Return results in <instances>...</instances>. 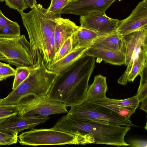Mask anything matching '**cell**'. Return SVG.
Masks as SVG:
<instances>
[{
  "instance_id": "cell-1",
  "label": "cell",
  "mask_w": 147,
  "mask_h": 147,
  "mask_svg": "<svg viewBox=\"0 0 147 147\" xmlns=\"http://www.w3.org/2000/svg\"><path fill=\"white\" fill-rule=\"evenodd\" d=\"M16 10L28 33L34 64L40 56L47 68L55 56L54 32L61 17L51 14L40 4H36L27 13Z\"/></svg>"
},
{
  "instance_id": "cell-2",
  "label": "cell",
  "mask_w": 147,
  "mask_h": 147,
  "mask_svg": "<svg viewBox=\"0 0 147 147\" xmlns=\"http://www.w3.org/2000/svg\"><path fill=\"white\" fill-rule=\"evenodd\" d=\"M95 57L84 55L59 74L47 96L73 107L87 100L88 82L95 67Z\"/></svg>"
},
{
  "instance_id": "cell-3",
  "label": "cell",
  "mask_w": 147,
  "mask_h": 147,
  "mask_svg": "<svg viewBox=\"0 0 147 147\" xmlns=\"http://www.w3.org/2000/svg\"><path fill=\"white\" fill-rule=\"evenodd\" d=\"M53 128L69 132L90 133L96 144L118 147L130 146L124 140L125 135L131 129L130 126L81 119L67 114L59 119Z\"/></svg>"
},
{
  "instance_id": "cell-4",
  "label": "cell",
  "mask_w": 147,
  "mask_h": 147,
  "mask_svg": "<svg viewBox=\"0 0 147 147\" xmlns=\"http://www.w3.org/2000/svg\"><path fill=\"white\" fill-rule=\"evenodd\" d=\"M21 145H85L95 144V140L90 133L82 134L65 131L53 127L48 129L32 128L22 132L18 136Z\"/></svg>"
},
{
  "instance_id": "cell-5",
  "label": "cell",
  "mask_w": 147,
  "mask_h": 147,
  "mask_svg": "<svg viewBox=\"0 0 147 147\" xmlns=\"http://www.w3.org/2000/svg\"><path fill=\"white\" fill-rule=\"evenodd\" d=\"M67 114L73 117L104 124L136 127L129 119L99 104L86 101L82 105L71 107Z\"/></svg>"
},
{
  "instance_id": "cell-6",
  "label": "cell",
  "mask_w": 147,
  "mask_h": 147,
  "mask_svg": "<svg viewBox=\"0 0 147 147\" xmlns=\"http://www.w3.org/2000/svg\"><path fill=\"white\" fill-rule=\"evenodd\" d=\"M16 105L19 116L40 115L48 117L68 112L66 104L51 99L47 95H28L21 98Z\"/></svg>"
},
{
  "instance_id": "cell-7",
  "label": "cell",
  "mask_w": 147,
  "mask_h": 147,
  "mask_svg": "<svg viewBox=\"0 0 147 147\" xmlns=\"http://www.w3.org/2000/svg\"><path fill=\"white\" fill-rule=\"evenodd\" d=\"M0 53L8 63L17 67H29L34 64L30 44L24 35L0 37Z\"/></svg>"
},
{
  "instance_id": "cell-8",
  "label": "cell",
  "mask_w": 147,
  "mask_h": 147,
  "mask_svg": "<svg viewBox=\"0 0 147 147\" xmlns=\"http://www.w3.org/2000/svg\"><path fill=\"white\" fill-rule=\"evenodd\" d=\"M123 36L126 48L125 65L126 66V69L117 82L119 84L125 85L134 63L140 56L147 55V29Z\"/></svg>"
},
{
  "instance_id": "cell-9",
  "label": "cell",
  "mask_w": 147,
  "mask_h": 147,
  "mask_svg": "<svg viewBox=\"0 0 147 147\" xmlns=\"http://www.w3.org/2000/svg\"><path fill=\"white\" fill-rule=\"evenodd\" d=\"M45 94L44 84L41 78L36 74L30 73L27 77L7 96L0 99V106L17 105L21 98L28 95L40 96Z\"/></svg>"
},
{
  "instance_id": "cell-10",
  "label": "cell",
  "mask_w": 147,
  "mask_h": 147,
  "mask_svg": "<svg viewBox=\"0 0 147 147\" xmlns=\"http://www.w3.org/2000/svg\"><path fill=\"white\" fill-rule=\"evenodd\" d=\"M121 20L109 17L105 12H95L80 16V26L90 30L99 36L116 32Z\"/></svg>"
},
{
  "instance_id": "cell-11",
  "label": "cell",
  "mask_w": 147,
  "mask_h": 147,
  "mask_svg": "<svg viewBox=\"0 0 147 147\" xmlns=\"http://www.w3.org/2000/svg\"><path fill=\"white\" fill-rule=\"evenodd\" d=\"M147 29V0L140 2L126 18L121 20L116 33L124 36Z\"/></svg>"
},
{
  "instance_id": "cell-12",
  "label": "cell",
  "mask_w": 147,
  "mask_h": 147,
  "mask_svg": "<svg viewBox=\"0 0 147 147\" xmlns=\"http://www.w3.org/2000/svg\"><path fill=\"white\" fill-rule=\"evenodd\" d=\"M50 118L40 115L11 116L0 123V131L8 134L32 129L45 122Z\"/></svg>"
},
{
  "instance_id": "cell-13",
  "label": "cell",
  "mask_w": 147,
  "mask_h": 147,
  "mask_svg": "<svg viewBox=\"0 0 147 147\" xmlns=\"http://www.w3.org/2000/svg\"><path fill=\"white\" fill-rule=\"evenodd\" d=\"M116 0H71L61 14L82 16L90 13L105 12Z\"/></svg>"
},
{
  "instance_id": "cell-14",
  "label": "cell",
  "mask_w": 147,
  "mask_h": 147,
  "mask_svg": "<svg viewBox=\"0 0 147 147\" xmlns=\"http://www.w3.org/2000/svg\"><path fill=\"white\" fill-rule=\"evenodd\" d=\"M79 27L69 19L61 17L59 18L55 27L54 34L55 57L64 42L71 37Z\"/></svg>"
},
{
  "instance_id": "cell-15",
  "label": "cell",
  "mask_w": 147,
  "mask_h": 147,
  "mask_svg": "<svg viewBox=\"0 0 147 147\" xmlns=\"http://www.w3.org/2000/svg\"><path fill=\"white\" fill-rule=\"evenodd\" d=\"M84 55L96 57L113 65H121L125 64V54L119 51L90 47L87 49Z\"/></svg>"
},
{
  "instance_id": "cell-16",
  "label": "cell",
  "mask_w": 147,
  "mask_h": 147,
  "mask_svg": "<svg viewBox=\"0 0 147 147\" xmlns=\"http://www.w3.org/2000/svg\"><path fill=\"white\" fill-rule=\"evenodd\" d=\"M91 47L119 51L125 54L126 53L125 42L123 36L116 32L99 36L94 40Z\"/></svg>"
},
{
  "instance_id": "cell-17",
  "label": "cell",
  "mask_w": 147,
  "mask_h": 147,
  "mask_svg": "<svg viewBox=\"0 0 147 147\" xmlns=\"http://www.w3.org/2000/svg\"><path fill=\"white\" fill-rule=\"evenodd\" d=\"M88 48L79 47L73 49L66 56L51 63L48 67L50 70L60 74L67 69L81 57L84 55Z\"/></svg>"
},
{
  "instance_id": "cell-18",
  "label": "cell",
  "mask_w": 147,
  "mask_h": 147,
  "mask_svg": "<svg viewBox=\"0 0 147 147\" xmlns=\"http://www.w3.org/2000/svg\"><path fill=\"white\" fill-rule=\"evenodd\" d=\"M99 36L93 31L80 26L71 37L72 49L79 47L88 48Z\"/></svg>"
},
{
  "instance_id": "cell-19",
  "label": "cell",
  "mask_w": 147,
  "mask_h": 147,
  "mask_svg": "<svg viewBox=\"0 0 147 147\" xmlns=\"http://www.w3.org/2000/svg\"><path fill=\"white\" fill-rule=\"evenodd\" d=\"M108 89L106 77L100 75L95 76L87 90L86 101L105 98Z\"/></svg>"
},
{
  "instance_id": "cell-20",
  "label": "cell",
  "mask_w": 147,
  "mask_h": 147,
  "mask_svg": "<svg viewBox=\"0 0 147 147\" xmlns=\"http://www.w3.org/2000/svg\"><path fill=\"white\" fill-rule=\"evenodd\" d=\"M87 101L105 107L112 111L128 119H130V116L135 112L136 109V108L125 107L114 104L111 102L109 100V98L107 97Z\"/></svg>"
},
{
  "instance_id": "cell-21",
  "label": "cell",
  "mask_w": 147,
  "mask_h": 147,
  "mask_svg": "<svg viewBox=\"0 0 147 147\" xmlns=\"http://www.w3.org/2000/svg\"><path fill=\"white\" fill-rule=\"evenodd\" d=\"M146 64L147 55L140 56L138 60L134 63L128 75L127 81L133 82L136 77L140 75L142 69Z\"/></svg>"
},
{
  "instance_id": "cell-22",
  "label": "cell",
  "mask_w": 147,
  "mask_h": 147,
  "mask_svg": "<svg viewBox=\"0 0 147 147\" xmlns=\"http://www.w3.org/2000/svg\"><path fill=\"white\" fill-rule=\"evenodd\" d=\"M140 75V83L136 96L140 102L147 98V64L144 67Z\"/></svg>"
},
{
  "instance_id": "cell-23",
  "label": "cell",
  "mask_w": 147,
  "mask_h": 147,
  "mask_svg": "<svg viewBox=\"0 0 147 147\" xmlns=\"http://www.w3.org/2000/svg\"><path fill=\"white\" fill-rule=\"evenodd\" d=\"M20 35V26L16 22L13 21L0 28V37L13 36Z\"/></svg>"
},
{
  "instance_id": "cell-24",
  "label": "cell",
  "mask_w": 147,
  "mask_h": 147,
  "mask_svg": "<svg viewBox=\"0 0 147 147\" xmlns=\"http://www.w3.org/2000/svg\"><path fill=\"white\" fill-rule=\"evenodd\" d=\"M71 0H51L50 5L47 9L48 12L54 16L61 17L63 9Z\"/></svg>"
},
{
  "instance_id": "cell-25",
  "label": "cell",
  "mask_w": 147,
  "mask_h": 147,
  "mask_svg": "<svg viewBox=\"0 0 147 147\" xmlns=\"http://www.w3.org/2000/svg\"><path fill=\"white\" fill-rule=\"evenodd\" d=\"M30 67H17L13 82L12 90L16 88L27 77L30 73Z\"/></svg>"
},
{
  "instance_id": "cell-26",
  "label": "cell",
  "mask_w": 147,
  "mask_h": 147,
  "mask_svg": "<svg viewBox=\"0 0 147 147\" xmlns=\"http://www.w3.org/2000/svg\"><path fill=\"white\" fill-rule=\"evenodd\" d=\"M112 103L122 107L137 109L139 106L140 102L136 95L132 97L124 99L109 98Z\"/></svg>"
},
{
  "instance_id": "cell-27",
  "label": "cell",
  "mask_w": 147,
  "mask_h": 147,
  "mask_svg": "<svg viewBox=\"0 0 147 147\" xmlns=\"http://www.w3.org/2000/svg\"><path fill=\"white\" fill-rule=\"evenodd\" d=\"M18 134L17 131L8 134L0 131V146L9 145L17 143Z\"/></svg>"
},
{
  "instance_id": "cell-28",
  "label": "cell",
  "mask_w": 147,
  "mask_h": 147,
  "mask_svg": "<svg viewBox=\"0 0 147 147\" xmlns=\"http://www.w3.org/2000/svg\"><path fill=\"white\" fill-rule=\"evenodd\" d=\"M18 111L16 105L0 106V120L18 115Z\"/></svg>"
},
{
  "instance_id": "cell-29",
  "label": "cell",
  "mask_w": 147,
  "mask_h": 147,
  "mask_svg": "<svg viewBox=\"0 0 147 147\" xmlns=\"http://www.w3.org/2000/svg\"><path fill=\"white\" fill-rule=\"evenodd\" d=\"M72 50V39L71 37L67 39L63 43L54 59L53 63L63 58L70 52Z\"/></svg>"
},
{
  "instance_id": "cell-30",
  "label": "cell",
  "mask_w": 147,
  "mask_h": 147,
  "mask_svg": "<svg viewBox=\"0 0 147 147\" xmlns=\"http://www.w3.org/2000/svg\"><path fill=\"white\" fill-rule=\"evenodd\" d=\"M5 1V4L11 9H18L23 11L28 8L24 0H0V1Z\"/></svg>"
},
{
  "instance_id": "cell-31",
  "label": "cell",
  "mask_w": 147,
  "mask_h": 147,
  "mask_svg": "<svg viewBox=\"0 0 147 147\" xmlns=\"http://www.w3.org/2000/svg\"><path fill=\"white\" fill-rule=\"evenodd\" d=\"M16 69L12 67L9 64L3 63L0 66V76L4 79L11 76H14Z\"/></svg>"
},
{
  "instance_id": "cell-32",
  "label": "cell",
  "mask_w": 147,
  "mask_h": 147,
  "mask_svg": "<svg viewBox=\"0 0 147 147\" xmlns=\"http://www.w3.org/2000/svg\"><path fill=\"white\" fill-rule=\"evenodd\" d=\"M130 146L136 147H146L147 142L145 140H135L129 142Z\"/></svg>"
},
{
  "instance_id": "cell-33",
  "label": "cell",
  "mask_w": 147,
  "mask_h": 147,
  "mask_svg": "<svg viewBox=\"0 0 147 147\" xmlns=\"http://www.w3.org/2000/svg\"><path fill=\"white\" fill-rule=\"evenodd\" d=\"M13 22L5 16L0 9V28L2 26L12 23Z\"/></svg>"
},
{
  "instance_id": "cell-34",
  "label": "cell",
  "mask_w": 147,
  "mask_h": 147,
  "mask_svg": "<svg viewBox=\"0 0 147 147\" xmlns=\"http://www.w3.org/2000/svg\"><path fill=\"white\" fill-rule=\"evenodd\" d=\"M142 103L140 109L146 113L147 112V98L143 100L141 102Z\"/></svg>"
},
{
  "instance_id": "cell-35",
  "label": "cell",
  "mask_w": 147,
  "mask_h": 147,
  "mask_svg": "<svg viewBox=\"0 0 147 147\" xmlns=\"http://www.w3.org/2000/svg\"><path fill=\"white\" fill-rule=\"evenodd\" d=\"M27 5L31 9H32L36 4V0H24Z\"/></svg>"
},
{
  "instance_id": "cell-36",
  "label": "cell",
  "mask_w": 147,
  "mask_h": 147,
  "mask_svg": "<svg viewBox=\"0 0 147 147\" xmlns=\"http://www.w3.org/2000/svg\"><path fill=\"white\" fill-rule=\"evenodd\" d=\"M4 79L1 76H0V81L3 80Z\"/></svg>"
},
{
  "instance_id": "cell-37",
  "label": "cell",
  "mask_w": 147,
  "mask_h": 147,
  "mask_svg": "<svg viewBox=\"0 0 147 147\" xmlns=\"http://www.w3.org/2000/svg\"><path fill=\"white\" fill-rule=\"evenodd\" d=\"M5 119L0 120V123H1L2 121H3V120H4Z\"/></svg>"
}]
</instances>
